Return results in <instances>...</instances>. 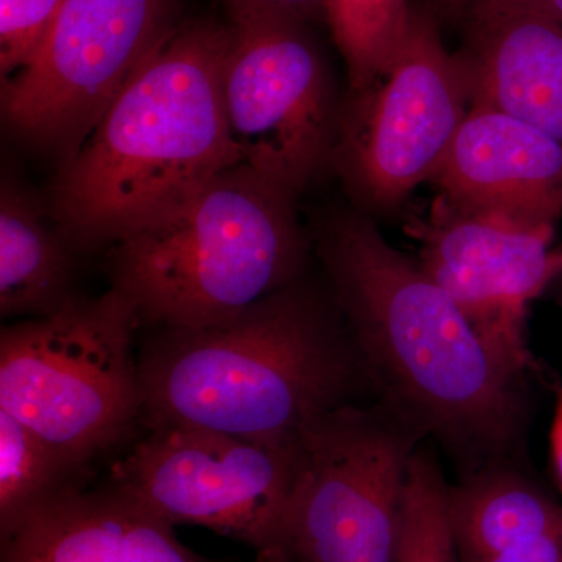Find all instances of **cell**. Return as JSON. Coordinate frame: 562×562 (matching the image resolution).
Returning a JSON list of instances; mask_svg holds the SVG:
<instances>
[{
    "instance_id": "obj_27",
    "label": "cell",
    "mask_w": 562,
    "mask_h": 562,
    "mask_svg": "<svg viewBox=\"0 0 562 562\" xmlns=\"http://www.w3.org/2000/svg\"><path fill=\"white\" fill-rule=\"evenodd\" d=\"M471 2H473V0H471Z\"/></svg>"
},
{
    "instance_id": "obj_7",
    "label": "cell",
    "mask_w": 562,
    "mask_h": 562,
    "mask_svg": "<svg viewBox=\"0 0 562 562\" xmlns=\"http://www.w3.org/2000/svg\"><path fill=\"white\" fill-rule=\"evenodd\" d=\"M420 435L397 414L346 405L303 430L279 549L294 562H392Z\"/></svg>"
},
{
    "instance_id": "obj_21",
    "label": "cell",
    "mask_w": 562,
    "mask_h": 562,
    "mask_svg": "<svg viewBox=\"0 0 562 562\" xmlns=\"http://www.w3.org/2000/svg\"><path fill=\"white\" fill-rule=\"evenodd\" d=\"M231 22L254 18H281L308 24L325 14L327 0H224Z\"/></svg>"
},
{
    "instance_id": "obj_23",
    "label": "cell",
    "mask_w": 562,
    "mask_h": 562,
    "mask_svg": "<svg viewBox=\"0 0 562 562\" xmlns=\"http://www.w3.org/2000/svg\"><path fill=\"white\" fill-rule=\"evenodd\" d=\"M550 449H552L554 472H557L562 486V386L557 387L552 431H550Z\"/></svg>"
},
{
    "instance_id": "obj_16",
    "label": "cell",
    "mask_w": 562,
    "mask_h": 562,
    "mask_svg": "<svg viewBox=\"0 0 562 562\" xmlns=\"http://www.w3.org/2000/svg\"><path fill=\"white\" fill-rule=\"evenodd\" d=\"M458 562H482L562 525V506L519 473L490 469L449 487Z\"/></svg>"
},
{
    "instance_id": "obj_13",
    "label": "cell",
    "mask_w": 562,
    "mask_h": 562,
    "mask_svg": "<svg viewBox=\"0 0 562 562\" xmlns=\"http://www.w3.org/2000/svg\"><path fill=\"white\" fill-rule=\"evenodd\" d=\"M0 562H206L122 491L63 487L0 531Z\"/></svg>"
},
{
    "instance_id": "obj_3",
    "label": "cell",
    "mask_w": 562,
    "mask_h": 562,
    "mask_svg": "<svg viewBox=\"0 0 562 562\" xmlns=\"http://www.w3.org/2000/svg\"><path fill=\"white\" fill-rule=\"evenodd\" d=\"M143 417L258 442H294L364 375L341 313L294 281L249 308L162 327L138 355Z\"/></svg>"
},
{
    "instance_id": "obj_4",
    "label": "cell",
    "mask_w": 562,
    "mask_h": 562,
    "mask_svg": "<svg viewBox=\"0 0 562 562\" xmlns=\"http://www.w3.org/2000/svg\"><path fill=\"white\" fill-rule=\"evenodd\" d=\"M297 195L238 162L113 244L111 283L140 325L194 327L243 312L305 271L310 244Z\"/></svg>"
},
{
    "instance_id": "obj_26",
    "label": "cell",
    "mask_w": 562,
    "mask_h": 562,
    "mask_svg": "<svg viewBox=\"0 0 562 562\" xmlns=\"http://www.w3.org/2000/svg\"><path fill=\"white\" fill-rule=\"evenodd\" d=\"M560 250H561V254H562V247H561V249H560Z\"/></svg>"
},
{
    "instance_id": "obj_18",
    "label": "cell",
    "mask_w": 562,
    "mask_h": 562,
    "mask_svg": "<svg viewBox=\"0 0 562 562\" xmlns=\"http://www.w3.org/2000/svg\"><path fill=\"white\" fill-rule=\"evenodd\" d=\"M74 471L49 443L0 409V531L68 486Z\"/></svg>"
},
{
    "instance_id": "obj_11",
    "label": "cell",
    "mask_w": 562,
    "mask_h": 562,
    "mask_svg": "<svg viewBox=\"0 0 562 562\" xmlns=\"http://www.w3.org/2000/svg\"><path fill=\"white\" fill-rule=\"evenodd\" d=\"M420 266L472 322L516 375L535 368L527 344L528 306L562 276L553 225L473 213L441 198L413 222Z\"/></svg>"
},
{
    "instance_id": "obj_9",
    "label": "cell",
    "mask_w": 562,
    "mask_h": 562,
    "mask_svg": "<svg viewBox=\"0 0 562 562\" xmlns=\"http://www.w3.org/2000/svg\"><path fill=\"white\" fill-rule=\"evenodd\" d=\"M469 109L464 63L447 52L428 18L413 13L390 72L364 94H351L339 116L331 165L366 205H397L432 180Z\"/></svg>"
},
{
    "instance_id": "obj_14",
    "label": "cell",
    "mask_w": 562,
    "mask_h": 562,
    "mask_svg": "<svg viewBox=\"0 0 562 562\" xmlns=\"http://www.w3.org/2000/svg\"><path fill=\"white\" fill-rule=\"evenodd\" d=\"M471 105L487 106L562 143V25L538 14L475 20L471 54L461 55Z\"/></svg>"
},
{
    "instance_id": "obj_5",
    "label": "cell",
    "mask_w": 562,
    "mask_h": 562,
    "mask_svg": "<svg viewBox=\"0 0 562 562\" xmlns=\"http://www.w3.org/2000/svg\"><path fill=\"white\" fill-rule=\"evenodd\" d=\"M135 305L111 286L0 331V409L79 469L143 416Z\"/></svg>"
},
{
    "instance_id": "obj_8",
    "label": "cell",
    "mask_w": 562,
    "mask_h": 562,
    "mask_svg": "<svg viewBox=\"0 0 562 562\" xmlns=\"http://www.w3.org/2000/svg\"><path fill=\"white\" fill-rule=\"evenodd\" d=\"M301 442L202 428H151L113 483L166 522L209 528L257 552L280 547L301 473Z\"/></svg>"
},
{
    "instance_id": "obj_19",
    "label": "cell",
    "mask_w": 562,
    "mask_h": 562,
    "mask_svg": "<svg viewBox=\"0 0 562 562\" xmlns=\"http://www.w3.org/2000/svg\"><path fill=\"white\" fill-rule=\"evenodd\" d=\"M447 498L449 487L438 461L416 450L406 475L392 562H458Z\"/></svg>"
},
{
    "instance_id": "obj_25",
    "label": "cell",
    "mask_w": 562,
    "mask_h": 562,
    "mask_svg": "<svg viewBox=\"0 0 562 562\" xmlns=\"http://www.w3.org/2000/svg\"><path fill=\"white\" fill-rule=\"evenodd\" d=\"M255 562H294L290 554L284 552L279 547H272V549H265L257 552V560Z\"/></svg>"
},
{
    "instance_id": "obj_10",
    "label": "cell",
    "mask_w": 562,
    "mask_h": 562,
    "mask_svg": "<svg viewBox=\"0 0 562 562\" xmlns=\"http://www.w3.org/2000/svg\"><path fill=\"white\" fill-rule=\"evenodd\" d=\"M225 109L243 161L301 192L331 165L339 116L327 63L303 22H231Z\"/></svg>"
},
{
    "instance_id": "obj_20",
    "label": "cell",
    "mask_w": 562,
    "mask_h": 562,
    "mask_svg": "<svg viewBox=\"0 0 562 562\" xmlns=\"http://www.w3.org/2000/svg\"><path fill=\"white\" fill-rule=\"evenodd\" d=\"M61 0H0V79L29 65Z\"/></svg>"
},
{
    "instance_id": "obj_2",
    "label": "cell",
    "mask_w": 562,
    "mask_h": 562,
    "mask_svg": "<svg viewBox=\"0 0 562 562\" xmlns=\"http://www.w3.org/2000/svg\"><path fill=\"white\" fill-rule=\"evenodd\" d=\"M231 24L177 25L58 169L50 217L74 249L116 244L243 162L225 109Z\"/></svg>"
},
{
    "instance_id": "obj_17",
    "label": "cell",
    "mask_w": 562,
    "mask_h": 562,
    "mask_svg": "<svg viewBox=\"0 0 562 562\" xmlns=\"http://www.w3.org/2000/svg\"><path fill=\"white\" fill-rule=\"evenodd\" d=\"M325 18L346 61L351 94H364L401 55L413 13L406 0H327Z\"/></svg>"
},
{
    "instance_id": "obj_15",
    "label": "cell",
    "mask_w": 562,
    "mask_h": 562,
    "mask_svg": "<svg viewBox=\"0 0 562 562\" xmlns=\"http://www.w3.org/2000/svg\"><path fill=\"white\" fill-rule=\"evenodd\" d=\"M74 247L46 220L38 199L20 181L3 177L0 188V314L40 319L77 297Z\"/></svg>"
},
{
    "instance_id": "obj_22",
    "label": "cell",
    "mask_w": 562,
    "mask_h": 562,
    "mask_svg": "<svg viewBox=\"0 0 562 562\" xmlns=\"http://www.w3.org/2000/svg\"><path fill=\"white\" fill-rule=\"evenodd\" d=\"M482 562H562V525Z\"/></svg>"
},
{
    "instance_id": "obj_12",
    "label": "cell",
    "mask_w": 562,
    "mask_h": 562,
    "mask_svg": "<svg viewBox=\"0 0 562 562\" xmlns=\"http://www.w3.org/2000/svg\"><path fill=\"white\" fill-rule=\"evenodd\" d=\"M431 181L458 209L554 227L562 214V143L471 105Z\"/></svg>"
},
{
    "instance_id": "obj_6",
    "label": "cell",
    "mask_w": 562,
    "mask_h": 562,
    "mask_svg": "<svg viewBox=\"0 0 562 562\" xmlns=\"http://www.w3.org/2000/svg\"><path fill=\"white\" fill-rule=\"evenodd\" d=\"M177 25L173 0H61L32 60L0 83L3 124L65 165Z\"/></svg>"
},
{
    "instance_id": "obj_24",
    "label": "cell",
    "mask_w": 562,
    "mask_h": 562,
    "mask_svg": "<svg viewBox=\"0 0 562 562\" xmlns=\"http://www.w3.org/2000/svg\"><path fill=\"white\" fill-rule=\"evenodd\" d=\"M514 14H538L562 25V0H530L519 13Z\"/></svg>"
},
{
    "instance_id": "obj_1",
    "label": "cell",
    "mask_w": 562,
    "mask_h": 562,
    "mask_svg": "<svg viewBox=\"0 0 562 562\" xmlns=\"http://www.w3.org/2000/svg\"><path fill=\"white\" fill-rule=\"evenodd\" d=\"M316 250L362 372L417 431L483 449L512 441L520 376L453 299L366 214L339 211Z\"/></svg>"
}]
</instances>
